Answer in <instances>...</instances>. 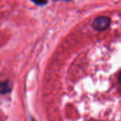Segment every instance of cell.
Listing matches in <instances>:
<instances>
[{"label": "cell", "instance_id": "cell-2", "mask_svg": "<svg viewBox=\"0 0 121 121\" xmlns=\"http://www.w3.org/2000/svg\"><path fill=\"white\" fill-rule=\"evenodd\" d=\"M11 91V86L8 81L0 82V94H7Z\"/></svg>", "mask_w": 121, "mask_h": 121}, {"label": "cell", "instance_id": "cell-3", "mask_svg": "<svg viewBox=\"0 0 121 121\" xmlns=\"http://www.w3.org/2000/svg\"><path fill=\"white\" fill-rule=\"evenodd\" d=\"M31 1L39 6H44L48 3V0H31Z\"/></svg>", "mask_w": 121, "mask_h": 121}, {"label": "cell", "instance_id": "cell-4", "mask_svg": "<svg viewBox=\"0 0 121 121\" xmlns=\"http://www.w3.org/2000/svg\"><path fill=\"white\" fill-rule=\"evenodd\" d=\"M118 80H119L120 83L121 84V73H120V74H119V77H118Z\"/></svg>", "mask_w": 121, "mask_h": 121}, {"label": "cell", "instance_id": "cell-1", "mask_svg": "<svg viewBox=\"0 0 121 121\" xmlns=\"http://www.w3.org/2000/svg\"><path fill=\"white\" fill-rule=\"evenodd\" d=\"M111 24V19L107 16H99L94 19L93 27L98 31H103L108 28Z\"/></svg>", "mask_w": 121, "mask_h": 121}, {"label": "cell", "instance_id": "cell-5", "mask_svg": "<svg viewBox=\"0 0 121 121\" xmlns=\"http://www.w3.org/2000/svg\"><path fill=\"white\" fill-rule=\"evenodd\" d=\"M65 1H71V0H65Z\"/></svg>", "mask_w": 121, "mask_h": 121}]
</instances>
